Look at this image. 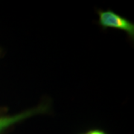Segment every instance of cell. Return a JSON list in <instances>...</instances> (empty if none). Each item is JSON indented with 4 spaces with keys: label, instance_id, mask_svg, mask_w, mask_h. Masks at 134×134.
Masks as SVG:
<instances>
[{
    "label": "cell",
    "instance_id": "obj_2",
    "mask_svg": "<svg viewBox=\"0 0 134 134\" xmlns=\"http://www.w3.org/2000/svg\"><path fill=\"white\" fill-rule=\"evenodd\" d=\"M48 110V106L46 104L40 105L31 110H27L23 113L14 115L1 116L0 117V133L8 127L19 123L23 120L32 117L34 115L43 114L46 113Z\"/></svg>",
    "mask_w": 134,
    "mask_h": 134
},
{
    "label": "cell",
    "instance_id": "obj_4",
    "mask_svg": "<svg viewBox=\"0 0 134 134\" xmlns=\"http://www.w3.org/2000/svg\"><path fill=\"white\" fill-rule=\"evenodd\" d=\"M81 134H85V133H81Z\"/></svg>",
    "mask_w": 134,
    "mask_h": 134
},
{
    "label": "cell",
    "instance_id": "obj_3",
    "mask_svg": "<svg viewBox=\"0 0 134 134\" xmlns=\"http://www.w3.org/2000/svg\"><path fill=\"white\" fill-rule=\"evenodd\" d=\"M85 134H107L104 130L100 129H92L88 130Z\"/></svg>",
    "mask_w": 134,
    "mask_h": 134
},
{
    "label": "cell",
    "instance_id": "obj_1",
    "mask_svg": "<svg viewBox=\"0 0 134 134\" xmlns=\"http://www.w3.org/2000/svg\"><path fill=\"white\" fill-rule=\"evenodd\" d=\"M98 24L102 29H114L125 31L130 38H134V23L112 10H98Z\"/></svg>",
    "mask_w": 134,
    "mask_h": 134
}]
</instances>
